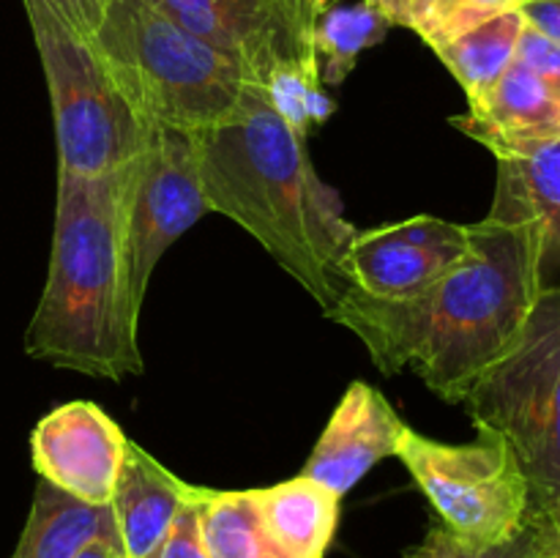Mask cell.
<instances>
[{
  "instance_id": "cell-7",
  "label": "cell",
  "mask_w": 560,
  "mask_h": 558,
  "mask_svg": "<svg viewBox=\"0 0 560 558\" xmlns=\"http://www.w3.org/2000/svg\"><path fill=\"white\" fill-rule=\"evenodd\" d=\"M397 457L459 547H490L517 534L530 512V485L517 454L490 427L476 441L443 443L405 427Z\"/></svg>"
},
{
  "instance_id": "cell-26",
  "label": "cell",
  "mask_w": 560,
  "mask_h": 558,
  "mask_svg": "<svg viewBox=\"0 0 560 558\" xmlns=\"http://www.w3.org/2000/svg\"><path fill=\"white\" fill-rule=\"evenodd\" d=\"M525 25L560 42V0H517Z\"/></svg>"
},
{
  "instance_id": "cell-17",
  "label": "cell",
  "mask_w": 560,
  "mask_h": 558,
  "mask_svg": "<svg viewBox=\"0 0 560 558\" xmlns=\"http://www.w3.org/2000/svg\"><path fill=\"white\" fill-rule=\"evenodd\" d=\"M492 206L530 219L539 228L545 263L560 266V142L523 159H498Z\"/></svg>"
},
{
  "instance_id": "cell-5",
  "label": "cell",
  "mask_w": 560,
  "mask_h": 558,
  "mask_svg": "<svg viewBox=\"0 0 560 558\" xmlns=\"http://www.w3.org/2000/svg\"><path fill=\"white\" fill-rule=\"evenodd\" d=\"M52 102L58 173L96 178L129 164L145 148L148 129L115 88L88 36L47 0H22Z\"/></svg>"
},
{
  "instance_id": "cell-4",
  "label": "cell",
  "mask_w": 560,
  "mask_h": 558,
  "mask_svg": "<svg viewBox=\"0 0 560 558\" xmlns=\"http://www.w3.org/2000/svg\"><path fill=\"white\" fill-rule=\"evenodd\" d=\"M115 88L145 126L206 131L241 102L246 71L148 0H113L91 36Z\"/></svg>"
},
{
  "instance_id": "cell-28",
  "label": "cell",
  "mask_w": 560,
  "mask_h": 558,
  "mask_svg": "<svg viewBox=\"0 0 560 558\" xmlns=\"http://www.w3.org/2000/svg\"><path fill=\"white\" fill-rule=\"evenodd\" d=\"M74 558H126V553L120 547L118 536H98L91 545L82 547Z\"/></svg>"
},
{
  "instance_id": "cell-21",
  "label": "cell",
  "mask_w": 560,
  "mask_h": 558,
  "mask_svg": "<svg viewBox=\"0 0 560 558\" xmlns=\"http://www.w3.org/2000/svg\"><path fill=\"white\" fill-rule=\"evenodd\" d=\"M509 9L517 0H416L408 27L435 49Z\"/></svg>"
},
{
  "instance_id": "cell-15",
  "label": "cell",
  "mask_w": 560,
  "mask_h": 558,
  "mask_svg": "<svg viewBox=\"0 0 560 558\" xmlns=\"http://www.w3.org/2000/svg\"><path fill=\"white\" fill-rule=\"evenodd\" d=\"M249 496L271 539L290 558H326L342 498L301 474L282 485L249 490Z\"/></svg>"
},
{
  "instance_id": "cell-13",
  "label": "cell",
  "mask_w": 560,
  "mask_h": 558,
  "mask_svg": "<svg viewBox=\"0 0 560 558\" xmlns=\"http://www.w3.org/2000/svg\"><path fill=\"white\" fill-rule=\"evenodd\" d=\"M452 124L495 159H523L560 142V96L528 66L514 60L506 74Z\"/></svg>"
},
{
  "instance_id": "cell-14",
  "label": "cell",
  "mask_w": 560,
  "mask_h": 558,
  "mask_svg": "<svg viewBox=\"0 0 560 558\" xmlns=\"http://www.w3.org/2000/svg\"><path fill=\"white\" fill-rule=\"evenodd\" d=\"M195 485L164 468L153 454L129 441L126 463L109 498L115 534L126 558H148L173 528Z\"/></svg>"
},
{
  "instance_id": "cell-3",
  "label": "cell",
  "mask_w": 560,
  "mask_h": 558,
  "mask_svg": "<svg viewBox=\"0 0 560 558\" xmlns=\"http://www.w3.org/2000/svg\"><path fill=\"white\" fill-rule=\"evenodd\" d=\"M131 164L96 178L58 173L47 284L25 334L31 359L107 381L142 372L126 266Z\"/></svg>"
},
{
  "instance_id": "cell-11",
  "label": "cell",
  "mask_w": 560,
  "mask_h": 558,
  "mask_svg": "<svg viewBox=\"0 0 560 558\" xmlns=\"http://www.w3.org/2000/svg\"><path fill=\"white\" fill-rule=\"evenodd\" d=\"M126 452V432L91 399L58 405L31 432V463L38 479L93 507H109Z\"/></svg>"
},
{
  "instance_id": "cell-1",
  "label": "cell",
  "mask_w": 560,
  "mask_h": 558,
  "mask_svg": "<svg viewBox=\"0 0 560 558\" xmlns=\"http://www.w3.org/2000/svg\"><path fill=\"white\" fill-rule=\"evenodd\" d=\"M545 266L539 228L492 206L470 224L468 255L430 290L408 301H375L348 288L328 317L366 345L383 375L410 370L432 394L463 405L523 337L547 288Z\"/></svg>"
},
{
  "instance_id": "cell-19",
  "label": "cell",
  "mask_w": 560,
  "mask_h": 558,
  "mask_svg": "<svg viewBox=\"0 0 560 558\" xmlns=\"http://www.w3.org/2000/svg\"><path fill=\"white\" fill-rule=\"evenodd\" d=\"M200 534L211 558H290L262 525L249 490H195Z\"/></svg>"
},
{
  "instance_id": "cell-10",
  "label": "cell",
  "mask_w": 560,
  "mask_h": 558,
  "mask_svg": "<svg viewBox=\"0 0 560 558\" xmlns=\"http://www.w3.org/2000/svg\"><path fill=\"white\" fill-rule=\"evenodd\" d=\"M470 249V224L438 217L359 230L342 255V277L375 301H408L430 290Z\"/></svg>"
},
{
  "instance_id": "cell-18",
  "label": "cell",
  "mask_w": 560,
  "mask_h": 558,
  "mask_svg": "<svg viewBox=\"0 0 560 558\" xmlns=\"http://www.w3.org/2000/svg\"><path fill=\"white\" fill-rule=\"evenodd\" d=\"M525 20L517 9L495 14L492 20L470 27L463 36L441 44L432 53L443 60L454 80L463 85L468 102L485 96L509 66L517 60V44L523 36Z\"/></svg>"
},
{
  "instance_id": "cell-12",
  "label": "cell",
  "mask_w": 560,
  "mask_h": 558,
  "mask_svg": "<svg viewBox=\"0 0 560 558\" xmlns=\"http://www.w3.org/2000/svg\"><path fill=\"white\" fill-rule=\"evenodd\" d=\"M402 432V419L386 394L370 383L353 381L317 438L301 476H310L334 496L345 498L381 460L397 457Z\"/></svg>"
},
{
  "instance_id": "cell-6",
  "label": "cell",
  "mask_w": 560,
  "mask_h": 558,
  "mask_svg": "<svg viewBox=\"0 0 560 558\" xmlns=\"http://www.w3.org/2000/svg\"><path fill=\"white\" fill-rule=\"evenodd\" d=\"M476 427L506 438L530 498L560 492V284L541 290L520 342L463 399Z\"/></svg>"
},
{
  "instance_id": "cell-2",
  "label": "cell",
  "mask_w": 560,
  "mask_h": 558,
  "mask_svg": "<svg viewBox=\"0 0 560 558\" xmlns=\"http://www.w3.org/2000/svg\"><path fill=\"white\" fill-rule=\"evenodd\" d=\"M208 211L222 213L331 312L350 288L342 255L359 230L337 191L312 167L301 137L266 91L246 82L228 120L197 131Z\"/></svg>"
},
{
  "instance_id": "cell-20",
  "label": "cell",
  "mask_w": 560,
  "mask_h": 558,
  "mask_svg": "<svg viewBox=\"0 0 560 558\" xmlns=\"http://www.w3.org/2000/svg\"><path fill=\"white\" fill-rule=\"evenodd\" d=\"M388 16L372 0L331 3L320 9L315 20V55L323 85H339L355 69V60L364 49L386 38Z\"/></svg>"
},
{
  "instance_id": "cell-22",
  "label": "cell",
  "mask_w": 560,
  "mask_h": 558,
  "mask_svg": "<svg viewBox=\"0 0 560 558\" xmlns=\"http://www.w3.org/2000/svg\"><path fill=\"white\" fill-rule=\"evenodd\" d=\"M457 547V558H560L545 509L530 501V512L517 534L490 547Z\"/></svg>"
},
{
  "instance_id": "cell-23",
  "label": "cell",
  "mask_w": 560,
  "mask_h": 558,
  "mask_svg": "<svg viewBox=\"0 0 560 558\" xmlns=\"http://www.w3.org/2000/svg\"><path fill=\"white\" fill-rule=\"evenodd\" d=\"M195 490H191V498L184 503L178 518H175L173 528L167 531V536L159 542V547L148 558H211L208 556L206 545H202L200 512H197Z\"/></svg>"
},
{
  "instance_id": "cell-9",
  "label": "cell",
  "mask_w": 560,
  "mask_h": 558,
  "mask_svg": "<svg viewBox=\"0 0 560 558\" xmlns=\"http://www.w3.org/2000/svg\"><path fill=\"white\" fill-rule=\"evenodd\" d=\"M197 38L241 63L252 85L284 71H320L315 20L326 0H148Z\"/></svg>"
},
{
  "instance_id": "cell-16",
  "label": "cell",
  "mask_w": 560,
  "mask_h": 558,
  "mask_svg": "<svg viewBox=\"0 0 560 558\" xmlns=\"http://www.w3.org/2000/svg\"><path fill=\"white\" fill-rule=\"evenodd\" d=\"M98 536H118L109 507H93L38 479L31 514L11 558H74Z\"/></svg>"
},
{
  "instance_id": "cell-29",
  "label": "cell",
  "mask_w": 560,
  "mask_h": 558,
  "mask_svg": "<svg viewBox=\"0 0 560 558\" xmlns=\"http://www.w3.org/2000/svg\"><path fill=\"white\" fill-rule=\"evenodd\" d=\"M372 3H375L377 9L388 16V22H392V25L408 27L410 11H413L416 0H372Z\"/></svg>"
},
{
  "instance_id": "cell-27",
  "label": "cell",
  "mask_w": 560,
  "mask_h": 558,
  "mask_svg": "<svg viewBox=\"0 0 560 558\" xmlns=\"http://www.w3.org/2000/svg\"><path fill=\"white\" fill-rule=\"evenodd\" d=\"M405 558H457V547H454L452 534L441 523H435L413 550L405 553Z\"/></svg>"
},
{
  "instance_id": "cell-24",
  "label": "cell",
  "mask_w": 560,
  "mask_h": 558,
  "mask_svg": "<svg viewBox=\"0 0 560 558\" xmlns=\"http://www.w3.org/2000/svg\"><path fill=\"white\" fill-rule=\"evenodd\" d=\"M517 60L560 96V42L525 25L517 44Z\"/></svg>"
},
{
  "instance_id": "cell-8",
  "label": "cell",
  "mask_w": 560,
  "mask_h": 558,
  "mask_svg": "<svg viewBox=\"0 0 560 558\" xmlns=\"http://www.w3.org/2000/svg\"><path fill=\"white\" fill-rule=\"evenodd\" d=\"M206 213L195 135L151 126L145 148L131 164L126 197V266L137 310H142L148 284L164 252Z\"/></svg>"
},
{
  "instance_id": "cell-25",
  "label": "cell",
  "mask_w": 560,
  "mask_h": 558,
  "mask_svg": "<svg viewBox=\"0 0 560 558\" xmlns=\"http://www.w3.org/2000/svg\"><path fill=\"white\" fill-rule=\"evenodd\" d=\"M77 33L91 38L113 0H47Z\"/></svg>"
}]
</instances>
